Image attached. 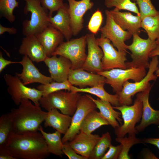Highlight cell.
<instances>
[{
  "mask_svg": "<svg viewBox=\"0 0 159 159\" xmlns=\"http://www.w3.org/2000/svg\"><path fill=\"white\" fill-rule=\"evenodd\" d=\"M5 146L16 159H44L50 154L44 138L38 131L12 132Z\"/></svg>",
  "mask_w": 159,
  "mask_h": 159,
  "instance_id": "1",
  "label": "cell"
},
{
  "mask_svg": "<svg viewBox=\"0 0 159 159\" xmlns=\"http://www.w3.org/2000/svg\"><path fill=\"white\" fill-rule=\"evenodd\" d=\"M47 112L42 110L40 106L33 104L30 100H22L18 107L12 109L10 112L13 132L19 134L39 131Z\"/></svg>",
  "mask_w": 159,
  "mask_h": 159,
  "instance_id": "2",
  "label": "cell"
},
{
  "mask_svg": "<svg viewBox=\"0 0 159 159\" xmlns=\"http://www.w3.org/2000/svg\"><path fill=\"white\" fill-rule=\"evenodd\" d=\"M26 2L24 13H31L29 20L22 22V32L25 36H37L51 25L49 21L48 11L41 5L40 0H23Z\"/></svg>",
  "mask_w": 159,
  "mask_h": 159,
  "instance_id": "3",
  "label": "cell"
},
{
  "mask_svg": "<svg viewBox=\"0 0 159 159\" xmlns=\"http://www.w3.org/2000/svg\"><path fill=\"white\" fill-rule=\"evenodd\" d=\"M81 95L79 92L59 90L42 96L39 103L47 111L57 109L62 114L72 116L76 110L77 103Z\"/></svg>",
  "mask_w": 159,
  "mask_h": 159,
  "instance_id": "4",
  "label": "cell"
},
{
  "mask_svg": "<svg viewBox=\"0 0 159 159\" xmlns=\"http://www.w3.org/2000/svg\"><path fill=\"white\" fill-rule=\"evenodd\" d=\"M148 70L145 76L141 80L130 82L128 81L124 84L122 90L117 94L120 105H130L132 102V97L136 94L143 92L150 87V82L155 80L158 77L155 72L158 69L159 61L158 56L151 58Z\"/></svg>",
  "mask_w": 159,
  "mask_h": 159,
  "instance_id": "5",
  "label": "cell"
},
{
  "mask_svg": "<svg viewBox=\"0 0 159 159\" xmlns=\"http://www.w3.org/2000/svg\"><path fill=\"white\" fill-rule=\"evenodd\" d=\"M131 44L127 45L126 48L131 52L132 61L126 62L127 68H149V55L157 45L156 40L148 38L146 39L141 38L137 34L132 35Z\"/></svg>",
  "mask_w": 159,
  "mask_h": 159,
  "instance_id": "6",
  "label": "cell"
},
{
  "mask_svg": "<svg viewBox=\"0 0 159 159\" xmlns=\"http://www.w3.org/2000/svg\"><path fill=\"white\" fill-rule=\"evenodd\" d=\"M114 109L120 111L123 123L115 129L114 133L117 137H122L125 135L137 134L138 132L135 125L141 119L143 110L142 101L136 97L133 104L131 106L124 105L113 106Z\"/></svg>",
  "mask_w": 159,
  "mask_h": 159,
  "instance_id": "7",
  "label": "cell"
},
{
  "mask_svg": "<svg viewBox=\"0 0 159 159\" xmlns=\"http://www.w3.org/2000/svg\"><path fill=\"white\" fill-rule=\"evenodd\" d=\"M87 35L80 38L63 42L52 54L64 57L71 62V69L82 68L86 58L85 48Z\"/></svg>",
  "mask_w": 159,
  "mask_h": 159,
  "instance_id": "8",
  "label": "cell"
},
{
  "mask_svg": "<svg viewBox=\"0 0 159 159\" xmlns=\"http://www.w3.org/2000/svg\"><path fill=\"white\" fill-rule=\"evenodd\" d=\"M146 69L135 68H114L100 72L97 74L104 77L105 78V83L110 85L113 91L117 94L122 90L126 81L131 80L136 82L142 80L147 73Z\"/></svg>",
  "mask_w": 159,
  "mask_h": 159,
  "instance_id": "9",
  "label": "cell"
},
{
  "mask_svg": "<svg viewBox=\"0 0 159 159\" xmlns=\"http://www.w3.org/2000/svg\"><path fill=\"white\" fill-rule=\"evenodd\" d=\"M4 78L8 86V92L15 104L19 105L22 100L29 99L34 105L40 106L39 100L42 96L41 91L26 87L16 74H6Z\"/></svg>",
  "mask_w": 159,
  "mask_h": 159,
  "instance_id": "10",
  "label": "cell"
},
{
  "mask_svg": "<svg viewBox=\"0 0 159 159\" xmlns=\"http://www.w3.org/2000/svg\"><path fill=\"white\" fill-rule=\"evenodd\" d=\"M96 42L103 52L102 59L103 71L114 68L127 69V52L117 50L109 39L101 36L96 39Z\"/></svg>",
  "mask_w": 159,
  "mask_h": 159,
  "instance_id": "11",
  "label": "cell"
},
{
  "mask_svg": "<svg viewBox=\"0 0 159 159\" xmlns=\"http://www.w3.org/2000/svg\"><path fill=\"white\" fill-rule=\"evenodd\" d=\"M105 25L100 30L101 36L109 39L113 46L119 51H126L125 42L130 39L132 35L127 31L123 30L114 21L110 11L106 10Z\"/></svg>",
  "mask_w": 159,
  "mask_h": 159,
  "instance_id": "12",
  "label": "cell"
},
{
  "mask_svg": "<svg viewBox=\"0 0 159 159\" xmlns=\"http://www.w3.org/2000/svg\"><path fill=\"white\" fill-rule=\"evenodd\" d=\"M97 108L95 103L89 97L86 95L80 96L70 126L62 138L63 143L71 140L80 132V126L85 117L89 113Z\"/></svg>",
  "mask_w": 159,
  "mask_h": 159,
  "instance_id": "13",
  "label": "cell"
},
{
  "mask_svg": "<svg viewBox=\"0 0 159 159\" xmlns=\"http://www.w3.org/2000/svg\"><path fill=\"white\" fill-rule=\"evenodd\" d=\"M73 36L77 35L84 28L83 16L94 5L91 0H67Z\"/></svg>",
  "mask_w": 159,
  "mask_h": 159,
  "instance_id": "14",
  "label": "cell"
},
{
  "mask_svg": "<svg viewBox=\"0 0 159 159\" xmlns=\"http://www.w3.org/2000/svg\"><path fill=\"white\" fill-rule=\"evenodd\" d=\"M86 35L88 52L82 68L88 72L97 73L103 71L102 66L103 51L97 44L94 34L92 33Z\"/></svg>",
  "mask_w": 159,
  "mask_h": 159,
  "instance_id": "15",
  "label": "cell"
},
{
  "mask_svg": "<svg viewBox=\"0 0 159 159\" xmlns=\"http://www.w3.org/2000/svg\"><path fill=\"white\" fill-rule=\"evenodd\" d=\"M59 56L53 55L47 57L44 62L48 68L50 77L53 81L62 82L68 80L72 64L68 59Z\"/></svg>",
  "mask_w": 159,
  "mask_h": 159,
  "instance_id": "16",
  "label": "cell"
},
{
  "mask_svg": "<svg viewBox=\"0 0 159 159\" xmlns=\"http://www.w3.org/2000/svg\"><path fill=\"white\" fill-rule=\"evenodd\" d=\"M20 64L23 67L22 71L20 73L15 72V74L25 85L34 83L46 84L53 81L50 77L46 76L40 73L28 56H24L20 61Z\"/></svg>",
  "mask_w": 159,
  "mask_h": 159,
  "instance_id": "17",
  "label": "cell"
},
{
  "mask_svg": "<svg viewBox=\"0 0 159 159\" xmlns=\"http://www.w3.org/2000/svg\"><path fill=\"white\" fill-rule=\"evenodd\" d=\"M153 85L145 90L138 93L136 96L142 101L143 110L141 122L135 126L138 132L143 131L150 125H159V110L154 109L151 106L149 101L150 92Z\"/></svg>",
  "mask_w": 159,
  "mask_h": 159,
  "instance_id": "18",
  "label": "cell"
},
{
  "mask_svg": "<svg viewBox=\"0 0 159 159\" xmlns=\"http://www.w3.org/2000/svg\"><path fill=\"white\" fill-rule=\"evenodd\" d=\"M18 52L37 63L44 62L47 57L43 47L35 35L26 36L23 38Z\"/></svg>",
  "mask_w": 159,
  "mask_h": 159,
  "instance_id": "19",
  "label": "cell"
},
{
  "mask_svg": "<svg viewBox=\"0 0 159 159\" xmlns=\"http://www.w3.org/2000/svg\"><path fill=\"white\" fill-rule=\"evenodd\" d=\"M68 81L72 85L80 88L90 87L102 83H105V78L98 74L88 72L82 68L70 69L68 77Z\"/></svg>",
  "mask_w": 159,
  "mask_h": 159,
  "instance_id": "20",
  "label": "cell"
},
{
  "mask_svg": "<svg viewBox=\"0 0 159 159\" xmlns=\"http://www.w3.org/2000/svg\"><path fill=\"white\" fill-rule=\"evenodd\" d=\"M100 138L98 134L88 135L80 132L68 142L76 153L87 159Z\"/></svg>",
  "mask_w": 159,
  "mask_h": 159,
  "instance_id": "21",
  "label": "cell"
},
{
  "mask_svg": "<svg viewBox=\"0 0 159 159\" xmlns=\"http://www.w3.org/2000/svg\"><path fill=\"white\" fill-rule=\"evenodd\" d=\"M36 36L48 57L52 56L57 48L63 42L64 38L60 32L51 25Z\"/></svg>",
  "mask_w": 159,
  "mask_h": 159,
  "instance_id": "22",
  "label": "cell"
},
{
  "mask_svg": "<svg viewBox=\"0 0 159 159\" xmlns=\"http://www.w3.org/2000/svg\"><path fill=\"white\" fill-rule=\"evenodd\" d=\"M115 22L124 30L132 35L140 33L142 19L140 16H134L129 12H122L114 9L110 11Z\"/></svg>",
  "mask_w": 159,
  "mask_h": 159,
  "instance_id": "23",
  "label": "cell"
},
{
  "mask_svg": "<svg viewBox=\"0 0 159 159\" xmlns=\"http://www.w3.org/2000/svg\"><path fill=\"white\" fill-rule=\"evenodd\" d=\"M69 5L64 3L53 16H49L51 25L60 32L67 41L73 36L70 26V18L68 11Z\"/></svg>",
  "mask_w": 159,
  "mask_h": 159,
  "instance_id": "24",
  "label": "cell"
},
{
  "mask_svg": "<svg viewBox=\"0 0 159 159\" xmlns=\"http://www.w3.org/2000/svg\"><path fill=\"white\" fill-rule=\"evenodd\" d=\"M72 120L71 116L60 113L57 109H53L47 112L44 127H52L64 135L70 126Z\"/></svg>",
  "mask_w": 159,
  "mask_h": 159,
  "instance_id": "25",
  "label": "cell"
},
{
  "mask_svg": "<svg viewBox=\"0 0 159 159\" xmlns=\"http://www.w3.org/2000/svg\"><path fill=\"white\" fill-rule=\"evenodd\" d=\"M92 100L95 104L97 108L100 111L101 115L106 120L112 127L114 129L119 127L122 124V120L121 118L120 112L114 110L111 104L109 102L102 100L99 98L95 99L90 95H85Z\"/></svg>",
  "mask_w": 159,
  "mask_h": 159,
  "instance_id": "26",
  "label": "cell"
},
{
  "mask_svg": "<svg viewBox=\"0 0 159 159\" xmlns=\"http://www.w3.org/2000/svg\"><path fill=\"white\" fill-rule=\"evenodd\" d=\"M102 83L91 87L80 88L72 85L71 91L75 92H85L97 96L100 99L108 101L113 106H120L117 94L111 95L107 92L105 90L104 85Z\"/></svg>",
  "mask_w": 159,
  "mask_h": 159,
  "instance_id": "27",
  "label": "cell"
},
{
  "mask_svg": "<svg viewBox=\"0 0 159 159\" xmlns=\"http://www.w3.org/2000/svg\"><path fill=\"white\" fill-rule=\"evenodd\" d=\"M110 125L109 122L96 110H93L87 115L82 122L80 128V132L87 134L92 133L101 126Z\"/></svg>",
  "mask_w": 159,
  "mask_h": 159,
  "instance_id": "28",
  "label": "cell"
},
{
  "mask_svg": "<svg viewBox=\"0 0 159 159\" xmlns=\"http://www.w3.org/2000/svg\"><path fill=\"white\" fill-rule=\"evenodd\" d=\"M39 131L41 133L47 143L50 154L62 157L64 153L62 150L63 143L61 138V133L56 130L52 133L45 132L41 126Z\"/></svg>",
  "mask_w": 159,
  "mask_h": 159,
  "instance_id": "29",
  "label": "cell"
},
{
  "mask_svg": "<svg viewBox=\"0 0 159 159\" xmlns=\"http://www.w3.org/2000/svg\"><path fill=\"white\" fill-rule=\"evenodd\" d=\"M141 27L146 31L148 38L156 40L159 37V14L145 17L142 20Z\"/></svg>",
  "mask_w": 159,
  "mask_h": 159,
  "instance_id": "30",
  "label": "cell"
},
{
  "mask_svg": "<svg viewBox=\"0 0 159 159\" xmlns=\"http://www.w3.org/2000/svg\"><path fill=\"white\" fill-rule=\"evenodd\" d=\"M110 135L108 132L103 134L94 147L89 159H102L111 144Z\"/></svg>",
  "mask_w": 159,
  "mask_h": 159,
  "instance_id": "31",
  "label": "cell"
},
{
  "mask_svg": "<svg viewBox=\"0 0 159 159\" xmlns=\"http://www.w3.org/2000/svg\"><path fill=\"white\" fill-rule=\"evenodd\" d=\"M13 132V124L10 112L0 117V145H5L9 135Z\"/></svg>",
  "mask_w": 159,
  "mask_h": 159,
  "instance_id": "32",
  "label": "cell"
},
{
  "mask_svg": "<svg viewBox=\"0 0 159 159\" xmlns=\"http://www.w3.org/2000/svg\"><path fill=\"white\" fill-rule=\"evenodd\" d=\"M135 135L129 134L127 137H124L116 138L115 140L122 145V150L118 159H130L128 153L132 147L136 144L144 143L142 140L137 138Z\"/></svg>",
  "mask_w": 159,
  "mask_h": 159,
  "instance_id": "33",
  "label": "cell"
},
{
  "mask_svg": "<svg viewBox=\"0 0 159 159\" xmlns=\"http://www.w3.org/2000/svg\"><path fill=\"white\" fill-rule=\"evenodd\" d=\"M72 85L68 80L62 82L53 81L46 84H40L37 89L42 92V96L44 97L49 94L59 90H65L71 91Z\"/></svg>",
  "mask_w": 159,
  "mask_h": 159,
  "instance_id": "34",
  "label": "cell"
},
{
  "mask_svg": "<svg viewBox=\"0 0 159 159\" xmlns=\"http://www.w3.org/2000/svg\"><path fill=\"white\" fill-rule=\"evenodd\" d=\"M106 7H115L118 10H125L130 11L140 16V14L135 2L131 0H104Z\"/></svg>",
  "mask_w": 159,
  "mask_h": 159,
  "instance_id": "35",
  "label": "cell"
},
{
  "mask_svg": "<svg viewBox=\"0 0 159 159\" xmlns=\"http://www.w3.org/2000/svg\"><path fill=\"white\" fill-rule=\"evenodd\" d=\"M19 7L16 0H0V12L1 17H4L10 23L14 22L15 16L13 14L14 9Z\"/></svg>",
  "mask_w": 159,
  "mask_h": 159,
  "instance_id": "36",
  "label": "cell"
},
{
  "mask_svg": "<svg viewBox=\"0 0 159 159\" xmlns=\"http://www.w3.org/2000/svg\"><path fill=\"white\" fill-rule=\"evenodd\" d=\"M139 6L140 17L142 20L145 16H154L159 14L151 0H132Z\"/></svg>",
  "mask_w": 159,
  "mask_h": 159,
  "instance_id": "37",
  "label": "cell"
},
{
  "mask_svg": "<svg viewBox=\"0 0 159 159\" xmlns=\"http://www.w3.org/2000/svg\"><path fill=\"white\" fill-rule=\"evenodd\" d=\"M101 11L99 9L92 15L87 25V29L92 34H96L100 30L103 21Z\"/></svg>",
  "mask_w": 159,
  "mask_h": 159,
  "instance_id": "38",
  "label": "cell"
},
{
  "mask_svg": "<svg viewBox=\"0 0 159 159\" xmlns=\"http://www.w3.org/2000/svg\"><path fill=\"white\" fill-rule=\"evenodd\" d=\"M64 0H40L42 6L49 11V16H52L53 13L57 11L64 5Z\"/></svg>",
  "mask_w": 159,
  "mask_h": 159,
  "instance_id": "39",
  "label": "cell"
},
{
  "mask_svg": "<svg viewBox=\"0 0 159 159\" xmlns=\"http://www.w3.org/2000/svg\"><path fill=\"white\" fill-rule=\"evenodd\" d=\"M108 148V150L105 153L102 159H118L122 150V145L120 144L115 146L111 144Z\"/></svg>",
  "mask_w": 159,
  "mask_h": 159,
  "instance_id": "40",
  "label": "cell"
},
{
  "mask_svg": "<svg viewBox=\"0 0 159 159\" xmlns=\"http://www.w3.org/2000/svg\"><path fill=\"white\" fill-rule=\"evenodd\" d=\"M62 150L64 154L69 159H87L85 157L76 153L69 145L68 141L63 143Z\"/></svg>",
  "mask_w": 159,
  "mask_h": 159,
  "instance_id": "41",
  "label": "cell"
},
{
  "mask_svg": "<svg viewBox=\"0 0 159 159\" xmlns=\"http://www.w3.org/2000/svg\"><path fill=\"white\" fill-rule=\"evenodd\" d=\"M0 159H16L5 145H0Z\"/></svg>",
  "mask_w": 159,
  "mask_h": 159,
  "instance_id": "42",
  "label": "cell"
},
{
  "mask_svg": "<svg viewBox=\"0 0 159 159\" xmlns=\"http://www.w3.org/2000/svg\"><path fill=\"white\" fill-rule=\"evenodd\" d=\"M12 64H20V62L12 61L5 59L3 56L2 53L0 52V73L7 65Z\"/></svg>",
  "mask_w": 159,
  "mask_h": 159,
  "instance_id": "43",
  "label": "cell"
},
{
  "mask_svg": "<svg viewBox=\"0 0 159 159\" xmlns=\"http://www.w3.org/2000/svg\"><path fill=\"white\" fill-rule=\"evenodd\" d=\"M17 29L14 27H7L0 24V35L7 32L10 34H15L17 33Z\"/></svg>",
  "mask_w": 159,
  "mask_h": 159,
  "instance_id": "44",
  "label": "cell"
},
{
  "mask_svg": "<svg viewBox=\"0 0 159 159\" xmlns=\"http://www.w3.org/2000/svg\"><path fill=\"white\" fill-rule=\"evenodd\" d=\"M159 56V44H157L155 47L150 53L149 55V57ZM155 74L158 77L159 76V65L158 69L155 72Z\"/></svg>",
  "mask_w": 159,
  "mask_h": 159,
  "instance_id": "45",
  "label": "cell"
},
{
  "mask_svg": "<svg viewBox=\"0 0 159 159\" xmlns=\"http://www.w3.org/2000/svg\"><path fill=\"white\" fill-rule=\"evenodd\" d=\"M144 143H149L157 147L159 149V138H148L142 140Z\"/></svg>",
  "mask_w": 159,
  "mask_h": 159,
  "instance_id": "46",
  "label": "cell"
},
{
  "mask_svg": "<svg viewBox=\"0 0 159 159\" xmlns=\"http://www.w3.org/2000/svg\"><path fill=\"white\" fill-rule=\"evenodd\" d=\"M144 158H157L153 154L151 153H148L147 154H145Z\"/></svg>",
  "mask_w": 159,
  "mask_h": 159,
  "instance_id": "47",
  "label": "cell"
},
{
  "mask_svg": "<svg viewBox=\"0 0 159 159\" xmlns=\"http://www.w3.org/2000/svg\"><path fill=\"white\" fill-rule=\"evenodd\" d=\"M156 42L157 44H159V37L156 40Z\"/></svg>",
  "mask_w": 159,
  "mask_h": 159,
  "instance_id": "48",
  "label": "cell"
},
{
  "mask_svg": "<svg viewBox=\"0 0 159 159\" xmlns=\"http://www.w3.org/2000/svg\"></svg>",
  "mask_w": 159,
  "mask_h": 159,
  "instance_id": "49",
  "label": "cell"
}]
</instances>
